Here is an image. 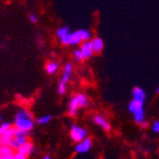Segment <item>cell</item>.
<instances>
[{"label":"cell","mask_w":159,"mask_h":159,"mask_svg":"<svg viewBox=\"0 0 159 159\" xmlns=\"http://www.w3.org/2000/svg\"><path fill=\"white\" fill-rule=\"evenodd\" d=\"M15 127H17L18 129L25 130L29 133L30 130L34 128V119H32V115L30 114L27 109L21 108L19 109L18 111L15 115Z\"/></svg>","instance_id":"obj_1"},{"label":"cell","mask_w":159,"mask_h":159,"mask_svg":"<svg viewBox=\"0 0 159 159\" xmlns=\"http://www.w3.org/2000/svg\"><path fill=\"white\" fill-rule=\"evenodd\" d=\"M143 105L145 103H141L139 101L131 100L128 105V109L129 111L134 115V120H135L136 124H138L139 126H141L143 128L148 127V121L145 118V109H143Z\"/></svg>","instance_id":"obj_2"},{"label":"cell","mask_w":159,"mask_h":159,"mask_svg":"<svg viewBox=\"0 0 159 159\" xmlns=\"http://www.w3.org/2000/svg\"><path fill=\"white\" fill-rule=\"evenodd\" d=\"M88 105V98L84 93H77L75 95L68 105V114L72 117H76L79 110Z\"/></svg>","instance_id":"obj_3"},{"label":"cell","mask_w":159,"mask_h":159,"mask_svg":"<svg viewBox=\"0 0 159 159\" xmlns=\"http://www.w3.org/2000/svg\"><path fill=\"white\" fill-rule=\"evenodd\" d=\"M72 75V65L71 64H66L64 68V72H62V76H61L60 82L58 85V91L59 95H65L67 91V85L68 82L70 81V78H71Z\"/></svg>","instance_id":"obj_4"},{"label":"cell","mask_w":159,"mask_h":159,"mask_svg":"<svg viewBox=\"0 0 159 159\" xmlns=\"http://www.w3.org/2000/svg\"><path fill=\"white\" fill-rule=\"evenodd\" d=\"M27 141H29L28 140V131L18 129V128L16 127V129H15V135H13L12 140L9 143V146L15 149V150H17L19 147H21L22 145H25Z\"/></svg>","instance_id":"obj_5"},{"label":"cell","mask_w":159,"mask_h":159,"mask_svg":"<svg viewBox=\"0 0 159 159\" xmlns=\"http://www.w3.org/2000/svg\"><path fill=\"white\" fill-rule=\"evenodd\" d=\"M61 43L65 46H77L79 43H84V40H82L81 37V34H80V30L78 31H74V32H69L68 34H66L65 37H62L60 39Z\"/></svg>","instance_id":"obj_6"},{"label":"cell","mask_w":159,"mask_h":159,"mask_svg":"<svg viewBox=\"0 0 159 159\" xmlns=\"http://www.w3.org/2000/svg\"><path fill=\"white\" fill-rule=\"evenodd\" d=\"M70 138L72 139V141L75 143H79V141L84 140L85 138H87V130L85 128H82L81 126H78V125H72L71 128H70Z\"/></svg>","instance_id":"obj_7"},{"label":"cell","mask_w":159,"mask_h":159,"mask_svg":"<svg viewBox=\"0 0 159 159\" xmlns=\"http://www.w3.org/2000/svg\"><path fill=\"white\" fill-rule=\"evenodd\" d=\"M34 145L30 141H27L25 145H22L21 147H19L17 149L16 154H15V159H27L29 156H31L34 152Z\"/></svg>","instance_id":"obj_8"},{"label":"cell","mask_w":159,"mask_h":159,"mask_svg":"<svg viewBox=\"0 0 159 159\" xmlns=\"http://www.w3.org/2000/svg\"><path fill=\"white\" fill-rule=\"evenodd\" d=\"M93 147V141L90 138H85L84 140L77 143L76 147H75V152L76 154H85L90 150Z\"/></svg>","instance_id":"obj_9"},{"label":"cell","mask_w":159,"mask_h":159,"mask_svg":"<svg viewBox=\"0 0 159 159\" xmlns=\"http://www.w3.org/2000/svg\"><path fill=\"white\" fill-rule=\"evenodd\" d=\"M15 149L7 145H0V159H15Z\"/></svg>","instance_id":"obj_10"},{"label":"cell","mask_w":159,"mask_h":159,"mask_svg":"<svg viewBox=\"0 0 159 159\" xmlns=\"http://www.w3.org/2000/svg\"><path fill=\"white\" fill-rule=\"evenodd\" d=\"M93 122L97 126H99L101 129L105 130V131H109V130L111 129V126H110L109 121L103 116H101V115H95L93 116Z\"/></svg>","instance_id":"obj_11"},{"label":"cell","mask_w":159,"mask_h":159,"mask_svg":"<svg viewBox=\"0 0 159 159\" xmlns=\"http://www.w3.org/2000/svg\"><path fill=\"white\" fill-rule=\"evenodd\" d=\"M80 51H81L84 59H89L93 53V45H91L90 40H87V41H84L81 43V47H80Z\"/></svg>","instance_id":"obj_12"},{"label":"cell","mask_w":159,"mask_h":159,"mask_svg":"<svg viewBox=\"0 0 159 159\" xmlns=\"http://www.w3.org/2000/svg\"><path fill=\"white\" fill-rule=\"evenodd\" d=\"M133 99L136 101H139L141 103H145L147 99V95L141 87H134L133 89Z\"/></svg>","instance_id":"obj_13"},{"label":"cell","mask_w":159,"mask_h":159,"mask_svg":"<svg viewBox=\"0 0 159 159\" xmlns=\"http://www.w3.org/2000/svg\"><path fill=\"white\" fill-rule=\"evenodd\" d=\"M15 129H16V127H11L8 131H6L5 134L0 135V145H7V146H9V143H11L13 135H15Z\"/></svg>","instance_id":"obj_14"},{"label":"cell","mask_w":159,"mask_h":159,"mask_svg":"<svg viewBox=\"0 0 159 159\" xmlns=\"http://www.w3.org/2000/svg\"><path fill=\"white\" fill-rule=\"evenodd\" d=\"M91 45H93V49L95 53H100L103 50V47H105V43H103V40L99 37H96L91 40Z\"/></svg>","instance_id":"obj_15"},{"label":"cell","mask_w":159,"mask_h":159,"mask_svg":"<svg viewBox=\"0 0 159 159\" xmlns=\"http://www.w3.org/2000/svg\"><path fill=\"white\" fill-rule=\"evenodd\" d=\"M59 69V65L55 61H49L47 65H46V71L49 75H53L58 71Z\"/></svg>","instance_id":"obj_16"},{"label":"cell","mask_w":159,"mask_h":159,"mask_svg":"<svg viewBox=\"0 0 159 159\" xmlns=\"http://www.w3.org/2000/svg\"><path fill=\"white\" fill-rule=\"evenodd\" d=\"M69 32H70V29H69V27H60V28H58L57 29V37L59 38V39H61L62 37H65L66 34H68Z\"/></svg>","instance_id":"obj_17"},{"label":"cell","mask_w":159,"mask_h":159,"mask_svg":"<svg viewBox=\"0 0 159 159\" xmlns=\"http://www.w3.org/2000/svg\"><path fill=\"white\" fill-rule=\"evenodd\" d=\"M11 127H12V125H11L10 122L1 121V124H0V135H2V134H5L6 131H8Z\"/></svg>","instance_id":"obj_18"},{"label":"cell","mask_w":159,"mask_h":159,"mask_svg":"<svg viewBox=\"0 0 159 159\" xmlns=\"http://www.w3.org/2000/svg\"><path fill=\"white\" fill-rule=\"evenodd\" d=\"M51 118H52V117H51L50 115L41 116V117H39V118H37V124H39V125H46V124H48V122L50 121Z\"/></svg>","instance_id":"obj_19"},{"label":"cell","mask_w":159,"mask_h":159,"mask_svg":"<svg viewBox=\"0 0 159 159\" xmlns=\"http://www.w3.org/2000/svg\"><path fill=\"white\" fill-rule=\"evenodd\" d=\"M80 34H81V37H82V40H84V41H87V40H89L91 37L90 32L86 29H80Z\"/></svg>","instance_id":"obj_20"},{"label":"cell","mask_w":159,"mask_h":159,"mask_svg":"<svg viewBox=\"0 0 159 159\" xmlns=\"http://www.w3.org/2000/svg\"><path fill=\"white\" fill-rule=\"evenodd\" d=\"M74 57H75V59L78 61V62H80V61H82V60H85V59H84V56H82L81 51H80V49H76V50L74 51Z\"/></svg>","instance_id":"obj_21"},{"label":"cell","mask_w":159,"mask_h":159,"mask_svg":"<svg viewBox=\"0 0 159 159\" xmlns=\"http://www.w3.org/2000/svg\"><path fill=\"white\" fill-rule=\"evenodd\" d=\"M151 130L154 134H159V120H155L151 125Z\"/></svg>","instance_id":"obj_22"},{"label":"cell","mask_w":159,"mask_h":159,"mask_svg":"<svg viewBox=\"0 0 159 159\" xmlns=\"http://www.w3.org/2000/svg\"><path fill=\"white\" fill-rule=\"evenodd\" d=\"M28 18H29V20L31 22H34V24H36V22L38 21V18L36 15H34V13H29V16H28Z\"/></svg>","instance_id":"obj_23"},{"label":"cell","mask_w":159,"mask_h":159,"mask_svg":"<svg viewBox=\"0 0 159 159\" xmlns=\"http://www.w3.org/2000/svg\"><path fill=\"white\" fill-rule=\"evenodd\" d=\"M155 93H159V87H157L156 89H155Z\"/></svg>","instance_id":"obj_24"},{"label":"cell","mask_w":159,"mask_h":159,"mask_svg":"<svg viewBox=\"0 0 159 159\" xmlns=\"http://www.w3.org/2000/svg\"><path fill=\"white\" fill-rule=\"evenodd\" d=\"M43 158H45V159H50V158H51V156H45Z\"/></svg>","instance_id":"obj_25"},{"label":"cell","mask_w":159,"mask_h":159,"mask_svg":"<svg viewBox=\"0 0 159 159\" xmlns=\"http://www.w3.org/2000/svg\"><path fill=\"white\" fill-rule=\"evenodd\" d=\"M0 121H2V117L0 116Z\"/></svg>","instance_id":"obj_26"}]
</instances>
